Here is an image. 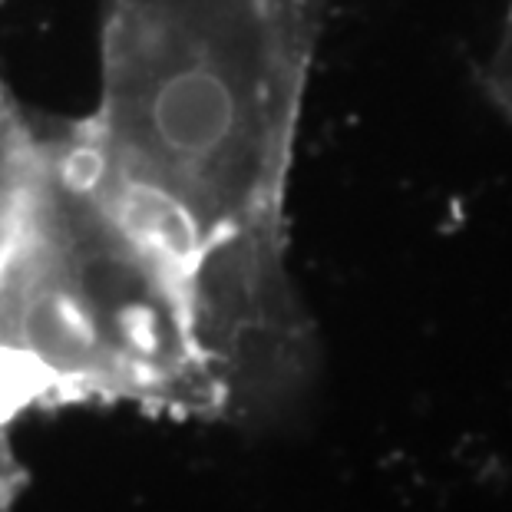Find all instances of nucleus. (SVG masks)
I'll return each instance as SVG.
<instances>
[{
	"label": "nucleus",
	"mask_w": 512,
	"mask_h": 512,
	"mask_svg": "<svg viewBox=\"0 0 512 512\" xmlns=\"http://www.w3.org/2000/svg\"><path fill=\"white\" fill-rule=\"evenodd\" d=\"M100 100L47 129L67 219L195 357L219 417H281L318 341L288 268V179L321 0H96Z\"/></svg>",
	"instance_id": "f257e3e1"
},
{
	"label": "nucleus",
	"mask_w": 512,
	"mask_h": 512,
	"mask_svg": "<svg viewBox=\"0 0 512 512\" xmlns=\"http://www.w3.org/2000/svg\"><path fill=\"white\" fill-rule=\"evenodd\" d=\"M483 86H486L489 100L499 106V113L512 119V0H509V10H506L496 47L483 67Z\"/></svg>",
	"instance_id": "f03ea898"
}]
</instances>
